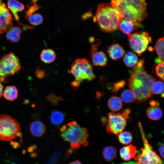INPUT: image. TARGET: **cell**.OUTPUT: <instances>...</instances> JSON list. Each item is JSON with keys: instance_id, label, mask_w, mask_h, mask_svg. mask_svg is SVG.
Listing matches in <instances>:
<instances>
[{"instance_id": "6", "label": "cell", "mask_w": 164, "mask_h": 164, "mask_svg": "<svg viewBox=\"0 0 164 164\" xmlns=\"http://www.w3.org/2000/svg\"><path fill=\"white\" fill-rule=\"evenodd\" d=\"M68 72L74 76V80L80 83L84 80L91 81L96 77L93 72L92 64L85 58L77 59Z\"/></svg>"}, {"instance_id": "10", "label": "cell", "mask_w": 164, "mask_h": 164, "mask_svg": "<svg viewBox=\"0 0 164 164\" xmlns=\"http://www.w3.org/2000/svg\"><path fill=\"white\" fill-rule=\"evenodd\" d=\"M131 49L139 56L147 49L149 43L152 42V38L148 32H141L128 35Z\"/></svg>"}, {"instance_id": "8", "label": "cell", "mask_w": 164, "mask_h": 164, "mask_svg": "<svg viewBox=\"0 0 164 164\" xmlns=\"http://www.w3.org/2000/svg\"><path fill=\"white\" fill-rule=\"evenodd\" d=\"M131 111L130 108H127L118 113H109L106 128L107 133L117 136L125 129Z\"/></svg>"}, {"instance_id": "31", "label": "cell", "mask_w": 164, "mask_h": 164, "mask_svg": "<svg viewBox=\"0 0 164 164\" xmlns=\"http://www.w3.org/2000/svg\"><path fill=\"white\" fill-rule=\"evenodd\" d=\"M164 61H162L159 63H155L154 66V73L162 81L164 80Z\"/></svg>"}, {"instance_id": "35", "label": "cell", "mask_w": 164, "mask_h": 164, "mask_svg": "<svg viewBox=\"0 0 164 164\" xmlns=\"http://www.w3.org/2000/svg\"><path fill=\"white\" fill-rule=\"evenodd\" d=\"M35 75L39 79L45 77L47 75L45 70L40 69L39 68H37L36 70Z\"/></svg>"}, {"instance_id": "33", "label": "cell", "mask_w": 164, "mask_h": 164, "mask_svg": "<svg viewBox=\"0 0 164 164\" xmlns=\"http://www.w3.org/2000/svg\"><path fill=\"white\" fill-rule=\"evenodd\" d=\"M32 3L33 5L31 6H28V9L26 11V13L25 17L26 19L29 16L40 8V6L36 3Z\"/></svg>"}, {"instance_id": "13", "label": "cell", "mask_w": 164, "mask_h": 164, "mask_svg": "<svg viewBox=\"0 0 164 164\" xmlns=\"http://www.w3.org/2000/svg\"><path fill=\"white\" fill-rule=\"evenodd\" d=\"M137 153L136 147L132 144L124 147L120 150L121 157L125 161H129L134 158Z\"/></svg>"}, {"instance_id": "15", "label": "cell", "mask_w": 164, "mask_h": 164, "mask_svg": "<svg viewBox=\"0 0 164 164\" xmlns=\"http://www.w3.org/2000/svg\"><path fill=\"white\" fill-rule=\"evenodd\" d=\"M91 55L92 62L95 66H104L107 63V58L103 51H96Z\"/></svg>"}, {"instance_id": "25", "label": "cell", "mask_w": 164, "mask_h": 164, "mask_svg": "<svg viewBox=\"0 0 164 164\" xmlns=\"http://www.w3.org/2000/svg\"><path fill=\"white\" fill-rule=\"evenodd\" d=\"M123 61L126 66L132 68L137 63L138 58L135 54L132 52H129L125 56Z\"/></svg>"}, {"instance_id": "41", "label": "cell", "mask_w": 164, "mask_h": 164, "mask_svg": "<svg viewBox=\"0 0 164 164\" xmlns=\"http://www.w3.org/2000/svg\"><path fill=\"white\" fill-rule=\"evenodd\" d=\"M69 164H82L80 161L77 160L70 162Z\"/></svg>"}, {"instance_id": "7", "label": "cell", "mask_w": 164, "mask_h": 164, "mask_svg": "<svg viewBox=\"0 0 164 164\" xmlns=\"http://www.w3.org/2000/svg\"><path fill=\"white\" fill-rule=\"evenodd\" d=\"M144 147L140 149V153L136 156L135 160L137 164H161L163 163L160 156L152 150L146 138L144 130L140 122L138 123Z\"/></svg>"}, {"instance_id": "28", "label": "cell", "mask_w": 164, "mask_h": 164, "mask_svg": "<svg viewBox=\"0 0 164 164\" xmlns=\"http://www.w3.org/2000/svg\"><path fill=\"white\" fill-rule=\"evenodd\" d=\"M151 91L152 94H164V83L161 81H155L151 86Z\"/></svg>"}, {"instance_id": "1", "label": "cell", "mask_w": 164, "mask_h": 164, "mask_svg": "<svg viewBox=\"0 0 164 164\" xmlns=\"http://www.w3.org/2000/svg\"><path fill=\"white\" fill-rule=\"evenodd\" d=\"M144 59H141L132 68V73L128 82L129 89L133 93L135 103L139 104L144 102L153 95L151 86L155 80L151 75L145 70Z\"/></svg>"}, {"instance_id": "32", "label": "cell", "mask_w": 164, "mask_h": 164, "mask_svg": "<svg viewBox=\"0 0 164 164\" xmlns=\"http://www.w3.org/2000/svg\"><path fill=\"white\" fill-rule=\"evenodd\" d=\"M46 97L47 100L52 104L53 106H57L58 103L60 101H64L60 96H57L53 93L47 95Z\"/></svg>"}, {"instance_id": "2", "label": "cell", "mask_w": 164, "mask_h": 164, "mask_svg": "<svg viewBox=\"0 0 164 164\" xmlns=\"http://www.w3.org/2000/svg\"><path fill=\"white\" fill-rule=\"evenodd\" d=\"M111 3L122 19L132 21L136 28L147 16L145 0H111Z\"/></svg>"}, {"instance_id": "26", "label": "cell", "mask_w": 164, "mask_h": 164, "mask_svg": "<svg viewBox=\"0 0 164 164\" xmlns=\"http://www.w3.org/2000/svg\"><path fill=\"white\" fill-rule=\"evenodd\" d=\"M117 136L120 143L124 145L130 143L133 139L132 133L128 131L122 132L120 133Z\"/></svg>"}, {"instance_id": "30", "label": "cell", "mask_w": 164, "mask_h": 164, "mask_svg": "<svg viewBox=\"0 0 164 164\" xmlns=\"http://www.w3.org/2000/svg\"><path fill=\"white\" fill-rule=\"evenodd\" d=\"M31 25L36 26L41 24L43 21L42 15L40 14L35 13L29 16L26 19Z\"/></svg>"}, {"instance_id": "21", "label": "cell", "mask_w": 164, "mask_h": 164, "mask_svg": "<svg viewBox=\"0 0 164 164\" xmlns=\"http://www.w3.org/2000/svg\"><path fill=\"white\" fill-rule=\"evenodd\" d=\"M3 95L6 100L13 101L18 97V90L15 86H8L5 88Z\"/></svg>"}, {"instance_id": "40", "label": "cell", "mask_w": 164, "mask_h": 164, "mask_svg": "<svg viewBox=\"0 0 164 164\" xmlns=\"http://www.w3.org/2000/svg\"><path fill=\"white\" fill-rule=\"evenodd\" d=\"M3 86L1 83V82H0V98L2 97L3 95Z\"/></svg>"}, {"instance_id": "37", "label": "cell", "mask_w": 164, "mask_h": 164, "mask_svg": "<svg viewBox=\"0 0 164 164\" xmlns=\"http://www.w3.org/2000/svg\"><path fill=\"white\" fill-rule=\"evenodd\" d=\"M164 144H161L159 148L160 154L162 158H164Z\"/></svg>"}, {"instance_id": "5", "label": "cell", "mask_w": 164, "mask_h": 164, "mask_svg": "<svg viewBox=\"0 0 164 164\" xmlns=\"http://www.w3.org/2000/svg\"><path fill=\"white\" fill-rule=\"evenodd\" d=\"M21 126L18 121L10 115H0V140L11 141L17 137H21Z\"/></svg>"}, {"instance_id": "20", "label": "cell", "mask_w": 164, "mask_h": 164, "mask_svg": "<svg viewBox=\"0 0 164 164\" xmlns=\"http://www.w3.org/2000/svg\"><path fill=\"white\" fill-rule=\"evenodd\" d=\"M56 56L54 51L49 49L43 50L40 55L41 60L46 63H50L53 62L56 59Z\"/></svg>"}, {"instance_id": "34", "label": "cell", "mask_w": 164, "mask_h": 164, "mask_svg": "<svg viewBox=\"0 0 164 164\" xmlns=\"http://www.w3.org/2000/svg\"><path fill=\"white\" fill-rule=\"evenodd\" d=\"M126 84L125 81L124 80H121L114 83L113 85V87L112 92L114 93H117L121 89L124 88Z\"/></svg>"}, {"instance_id": "4", "label": "cell", "mask_w": 164, "mask_h": 164, "mask_svg": "<svg viewBox=\"0 0 164 164\" xmlns=\"http://www.w3.org/2000/svg\"><path fill=\"white\" fill-rule=\"evenodd\" d=\"M60 131V136L64 141L69 142L72 149H78L81 145L84 146L88 145L87 129L85 127H81L76 121L63 125Z\"/></svg>"}, {"instance_id": "43", "label": "cell", "mask_w": 164, "mask_h": 164, "mask_svg": "<svg viewBox=\"0 0 164 164\" xmlns=\"http://www.w3.org/2000/svg\"><path fill=\"white\" fill-rule=\"evenodd\" d=\"M161 164H164V163H162Z\"/></svg>"}, {"instance_id": "24", "label": "cell", "mask_w": 164, "mask_h": 164, "mask_svg": "<svg viewBox=\"0 0 164 164\" xmlns=\"http://www.w3.org/2000/svg\"><path fill=\"white\" fill-rule=\"evenodd\" d=\"M65 117V114L63 113L58 111H54L51 113L50 119L52 124L58 126L63 123Z\"/></svg>"}, {"instance_id": "27", "label": "cell", "mask_w": 164, "mask_h": 164, "mask_svg": "<svg viewBox=\"0 0 164 164\" xmlns=\"http://www.w3.org/2000/svg\"><path fill=\"white\" fill-rule=\"evenodd\" d=\"M121 99L124 102L127 103L135 102V101L134 94L130 89L123 91L121 95Z\"/></svg>"}, {"instance_id": "11", "label": "cell", "mask_w": 164, "mask_h": 164, "mask_svg": "<svg viewBox=\"0 0 164 164\" xmlns=\"http://www.w3.org/2000/svg\"><path fill=\"white\" fill-rule=\"evenodd\" d=\"M0 0V34L7 31L12 27V16L5 4Z\"/></svg>"}, {"instance_id": "36", "label": "cell", "mask_w": 164, "mask_h": 164, "mask_svg": "<svg viewBox=\"0 0 164 164\" xmlns=\"http://www.w3.org/2000/svg\"><path fill=\"white\" fill-rule=\"evenodd\" d=\"M74 150L71 148L68 149L66 152L65 154V157L66 158H67L71 155L72 153H74Z\"/></svg>"}, {"instance_id": "14", "label": "cell", "mask_w": 164, "mask_h": 164, "mask_svg": "<svg viewBox=\"0 0 164 164\" xmlns=\"http://www.w3.org/2000/svg\"><path fill=\"white\" fill-rule=\"evenodd\" d=\"M29 129L31 134L37 137L42 136L46 130V126L44 124L39 121L32 122L29 125Z\"/></svg>"}, {"instance_id": "3", "label": "cell", "mask_w": 164, "mask_h": 164, "mask_svg": "<svg viewBox=\"0 0 164 164\" xmlns=\"http://www.w3.org/2000/svg\"><path fill=\"white\" fill-rule=\"evenodd\" d=\"M122 18L111 3H102L98 6L94 20L102 31L111 32L118 29Z\"/></svg>"}, {"instance_id": "9", "label": "cell", "mask_w": 164, "mask_h": 164, "mask_svg": "<svg viewBox=\"0 0 164 164\" xmlns=\"http://www.w3.org/2000/svg\"><path fill=\"white\" fill-rule=\"evenodd\" d=\"M21 68L19 58L13 53L3 55L0 59V82H7V77L18 73Z\"/></svg>"}, {"instance_id": "38", "label": "cell", "mask_w": 164, "mask_h": 164, "mask_svg": "<svg viewBox=\"0 0 164 164\" xmlns=\"http://www.w3.org/2000/svg\"><path fill=\"white\" fill-rule=\"evenodd\" d=\"M149 104L151 106H159V101L153 100H150L149 101Z\"/></svg>"}, {"instance_id": "18", "label": "cell", "mask_w": 164, "mask_h": 164, "mask_svg": "<svg viewBox=\"0 0 164 164\" xmlns=\"http://www.w3.org/2000/svg\"><path fill=\"white\" fill-rule=\"evenodd\" d=\"M22 31L20 27L15 26L9 29L7 32L6 37L9 41L15 43L19 41Z\"/></svg>"}, {"instance_id": "16", "label": "cell", "mask_w": 164, "mask_h": 164, "mask_svg": "<svg viewBox=\"0 0 164 164\" xmlns=\"http://www.w3.org/2000/svg\"><path fill=\"white\" fill-rule=\"evenodd\" d=\"M7 5L8 8L13 13L17 21L19 20L17 12L22 11L24 9V5L17 0H8Z\"/></svg>"}, {"instance_id": "17", "label": "cell", "mask_w": 164, "mask_h": 164, "mask_svg": "<svg viewBox=\"0 0 164 164\" xmlns=\"http://www.w3.org/2000/svg\"><path fill=\"white\" fill-rule=\"evenodd\" d=\"M136 29L133 22L127 19H122L118 26V29L123 33L128 35L131 34Z\"/></svg>"}, {"instance_id": "29", "label": "cell", "mask_w": 164, "mask_h": 164, "mask_svg": "<svg viewBox=\"0 0 164 164\" xmlns=\"http://www.w3.org/2000/svg\"><path fill=\"white\" fill-rule=\"evenodd\" d=\"M164 37H163L159 39L156 42L154 49L158 57L164 60Z\"/></svg>"}, {"instance_id": "19", "label": "cell", "mask_w": 164, "mask_h": 164, "mask_svg": "<svg viewBox=\"0 0 164 164\" xmlns=\"http://www.w3.org/2000/svg\"><path fill=\"white\" fill-rule=\"evenodd\" d=\"M146 113L149 119L155 121L160 119L163 115L162 110L158 106H151L147 109Z\"/></svg>"}, {"instance_id": "45", "label": "cell", "mask_w": 164, "mask_h": 164, "mask_svg": "<svg viewBox=\"0 0 164 164\" xmlns=\"http://www.w3.org/2000/svg\"></svg>"}, {"instance_id": "12", "label": "cell", "mask_w": 164, "mask_h": 164, "mask_svg": "<svg viewBox=\"0 0 164 164\" xmlns=\"http://www.w3.org/2000/svg\"><path fill=\"white\" fill-rule=\"evenodd\" d=\"M107 52L110 57L114 60L122 57L125 53L123 47L118 43L114 44L108 47Z\"/></svg>"}, {"instance_id": "23", "label": "cell", "mask_w": 164, "mask_h": 164, "mask_svg": "<svg viewBox=\"0 0 164 164\" xmlns=\"http://www.w3.org/2000/svg\"><path fill=\"white\" fill-rule=\"evenodd\" d=\"M117 150L116 148L112 146L105 147L103 151V155L105 160L110 162L116 157Z\"/></svg>"}, {"instance_id": "22", "label": "cell", "mask_w": 164, "mask_h": 164, "mask_svg": "<svg viewBox=\"0 0 164 164\" xmlns=\"http://www.w3.org/2000/svg\"><path fill=\"white\" fill-rule=\"evenodd\" d=\"M108 105L109 108L112 111H117L121 109L122 108V101L119 97L113 96L109 99Z\"/></svg>"}, {"instance_id": "44", "label": "cell", "mask_w": 164, "mask_h": 164, "mask_svg": "<svg viewBox=\"0 0 164 164\" xmlns=\"http://www.w3.org/2000/svg\"><path fill=\"white\" fill-rule=\"evenodd\" d=\"M36 164H38V163H36Z\"/></svg>"}, {"instance_id": "42", "label": "cell", "mask_w": 164, "mask_h": 164, "mask_svg": "<svg viewBox=\"0 0 164 164\" xmlns=\"http://www.w3.org/2000/svg\"><path fill=\"white\" fill-rule=\"evenodd\" d=\"M10 164H16L14 163H12Z\"/></svg>"}, {"instance_id": "39", "label": "cell", "mask_w": 164, "mask_h": 164, "mask_svg": "<svg viewBox=\"0 0 164 164\" xmlns=\"http://www.w3.org/2000/svg\"><path fill=\"white\" fill-rule=\"evenodd\" d=\"M11 144L14 148H18L20 146V145L19 143L15 142H11Z\"/></svg>"}]
</instances>
